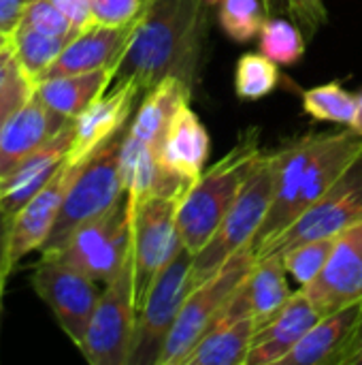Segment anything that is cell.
I'll use <instances>...</instances> for the list:
<instances>
[{"label":"cell","instance_id":"cell-42","mask_svg":"<svg viewBox=\"0 0 362 365\" xmlns=\"http://www.w3.org/2000/svg\"><path fill=\"white\" fill-rule=\"evenodd\" d=\"M11 43H13V34H9V32H2V30H0V51H2V49H6Z\"/></svg>","mask_w":362,"mask_h":365},{"label":"cell","instance_id":"cell-27","mask_svg":"<svg viewBox=\"0 0 362 365\" xmlns=\"http://www.w3.org/2000/svg\"><path fill=\"white\" fill-rule=\"evenodd\" d=\"M280 64L262 51H247L235 66V94L241 101H260L275 92L280 83Z\"/></svg>","mask_w":362,"mask_h":365},{"label":"cell","instance_id":"cell-43","mask_svg":"<svg viewBox=\"0 0 362 365\" xmlns=\"http://www.w3.org/2000/svg\"><path fill=\"white\" fill-rule=\"evenodd\" d=\"M262 2H265V6H267V9L271 11V0H262Z\"/></svg>","mask_w":362,"mask_h":365},{"label":"cell","instance_id":"cell-39","mask_svg":"<svg viewBox=\"0 0 362 365\" xmlns=\"http://www.w3.org/2000/svg\"><path fill=\"white\" fill-rule=\"evenodd\" d=\"M28 0H0V30L13 34L21 21Z\"/></svg>","mask_w":362,"mask_h":365},{"label":"cell","instance_id":"cell-41","mask_svg":"<svg viewBox=\"0 0 362 365\" xmlns=\"http://www.w3.org/2000/svg\"><path fill=\"white\" fill-rule=\"evenodd\" d=\"M350 128L356 130L358 135H362V88L356 92V111H354V118H352Z\"/></svg>","mask_w":362,"mask_h":365},{"label":"cell","instance_id":"cell-3","mask_svg":"<svg viewBox=\"0 0 362 365\" xmlns=\"http://www.w3.org/2000/svg\"><path fill=\"white\" fill-rule=\"evenodd\" d=\"M128 124L81 165L64 197L55 225L38 250L41 255H58L81 225L98 218L124 199L126 192L119 173V154Z\"/></svg>","mask_w":362,"mask_h":365},{"label":"cell","instance_id":"cell-2","mask_svg":"<svg viewBox=\"0 0 362 365\" xmlns=\"http://www.w3.org/2000/svg\"><path fill=\"white\" fill-rule=\"evenodd\" d=\"M262 152L260 130L252 126L220 160L207 167L188 186L177 210V227L183 248L192 255L203 250L233 207Z\"/></svg>","mask_w":362,"mask_h":365},{"label":"cell","instance_id":"cell-9","mask_svg":"<svg viewBox=\"0 0 362 365\" xmlns=\"http://www.w3.org/2000/svg\"><path fill=\"white\" fill-rule=\"evenodd\" d=\"M132 248V216L124 195L109 212L81 225L55 255L100 284H107L124 265Z\"/></svg>","mask_w":362,"mask_h":365},{"label":"cell","instance_id":"cell-31","mask_svg":"<svg viewBox=\"0 0 362 365\" xmlns=\"http://www.w3.org/2000/svg\"><path fill=\"white\" fill-rule=\"evenodd\" d=\"M335 242H337V235H329V237H318V240L297 244L290 250H286L282 257H284L288 276L297 280L299 287L314 282L324 269L326 261L331 259Z\"/></svg>","mask_w":362,"mask_h":365},{"label":"cell","instance_id":"cell-6","mask_svg":"<svg viewBox=\"0 0 362 365\" xmlns=\"http://www.w3.org/2000/svg\"><path fill=\"white\" fill-rule=\"evenodd\" d=\"M256 263L254 248L247 246L233 255L213 276L196 284L186 297L179 317L169 334L158 365H183L196 342L211 327L237 287L247 278Z\"/></svg>","mask_w":362,"mask_h":365},{"label":"cell","instance_id":"cell-1","mask_svg":"<svg viewBox=\"0 0 362 365\" xmlns=\"http://www.w3.org/2000/svg\"><path fill=\"white\" fill-rule=\"evenodd\" d=\"M207 0H154L137 21L113 83H134L143 94L166 77L196 88L209 32Z\"/></svg>","mask_w":362,"mask_h":365},{"label":"cell","instance_id":"cell-30","mask_svg":"<svg viewBox=\"0 0 362 365\" xmlns=\"http://www.w3.org/2000/svg\"><path fill=\"white\" fill-rule=\"evenodd\" d=\"M218 19L230 41L250 43L258 38L265 21L269 19V9L262 0H222Z\"/></svg>","mask_w":362,"mask_h":365},{"label":"cell","instance_id":"cell-21","mask_svg":"<svg viewBox=\"0 0 362 365\" xmlns=\"http://www.w3.org/2000/svg\"><path fill=\"white\" fill-rule=\"evenodd\" d=\"M119 173H122L124 192L130 205L151 195H181L183 197V192L190 186L177 180L175 175H171L162 167L158 158V150L154 145L132 137L128 130L122 143Z\"/></svg>","mask_w":362,"mask_h":365},{"label":"cell","instance_id":"cell-17","mask_svg":"<svg viewBox=\"0 0 362 365\" xmlns=\"http://www.w3.org/2000/svg\"><path fill=\"white\" fill-rule=\"evenodd\" d=\"M70 120L49 109L36 94L0 130V180L17 169L34 150L60 133Z\"/></svg>","mask_w":362,"mask_h":365},{"label":"cell","instance_id":"cell-13","mask_svg":"<svg viewBox=\"0 0 362 365\" xmlns=\"http://www.w3.org/2000/svg\"><path fill=\"white\" fill-rule=\"evenodd\" d=\"M243 282L196 342L183 365H245L256 334V319Z\"/></svg>","mask_w":362,"mask_h":365},{"label":"cell","instance_id":"cell-25","mask_svg":"<svg viewBox=\"0 0 362 365\" xmlns=\"http://www.w3.org/2000/svg\"><path fill=\"white\" fill-rule=\"evenodd\" d=\"M362 306V304H361ZM361 306L341 310L331 317H322L301 340L299 344L280 361V365H329L350 338Z\"/></svg>","mask_w":362,"mask_h":365},{"label":"cell","instance_id":"cell-40","mask_svg":"<svg viewBox=\"0 0 362 365\" xmlns=\"http://www.w3.org/2000/svg\"><path fill=\"white\" fill-rule=\"evenodd\" d=\"M17 58H15V49H13V43L0 51V86L9 79V75L17 68Z\"/></svg>","mask_w":362,"mask_h":365},{"label":"cell","instance_id":"cell-8","mask_svg":"<svg viewBox=\"0 0 362 365\" xmlns=\"http://www.w3.org/2000/svg\"><path fill=\"white\" fill-rule=\"evenodd\" d=\"M181 195H151L130 205L132 216V265L134 295L141 308L156 276L183 250L177 227Z\"/></svg>","mask_w":362,"mask_h":365},{"label":"cell","instance_id":"cell-19","mask_svg":"<svg viewBox=\"0 0 362 365\" xmlns=\"http://www.w3.org/2000/svg\"><path fill=\"white\" fill-rule=\"evenodd\" d=\"M134 26H90L81 32H77L58 60L51 64V68L45 73V77H58V75H73V73H87L98 68H109L119 64L130 36L134 32ZM43 77V79H45Z\"/></svg>","mask_w":362,"mask_h":365},{"label":"cell","instance_id":"cell-37","mask_svg":"<svg viewBox=\"0 0 362 365\" xmlns=\"http://www.w3.org/2000/svg\"><path fill=\"white\" fill-rule=\"evenodd\" d=\"M68 19L70 24L81 32L90 26H94V15H92V4L90 0H51Z\"/></svg>","mask_w":362,"mask_h":365},{"label":"cell","instance_id":"cell-44","mask_svg":"<svg viewBox=\"0 0 362 365\" xmlns=\"http://www.w3.org/2000/svg\"><path fill=\"white\" fill-rule=\"evenodd\" d=\"M207 2H209V4H220L222 0H207Z\"/></svg>","mask_w":362,"mask_h":365},{"label":"cell","instance_id":"cell-24","mask_svg":"<svg viewBox=\"0 0 362 365\" xmlns=\"http://www.w3.org/2000/svg\"><path fill=\"white\" fill-rule=\"evenodd\" d=\"M243 284L250 297L252 314L256 319V329L277 317V312L294 295L288 287V272L280 252L256 259Z\"/></svg>","mask_w":362,"mask_h":365},{"label":"cell","instance_id":"cell-7","mask_svg":"<svg viewBox=\"0 0 362 365\" xmlns=\"http://www.w3.org/2000/svg\"><path fill=\"white\" fill-rule=\"evenodd\" d=\"M194 255L183 248L151 282L139 308L128 365H158L179 310L194 289Z\"/></svg>","mask_w":362,"mask_h":365},{"label":"cell","instance_id":"cell-16","mask_svg":"<svg viewBox=\"0 0 362 365\" xmlns=\"http://www.w3.org/2000/svg\"><path fill=\"white\" fill-rule=\"evenodd\" d=\"M139 96H143V92L134 83H113L109 92L73 120L75 141L68 156L75 160H87L105 141L130 122Z\"/></svg>","mask_w":362,"mask_h":365},{"label":"cell","instance_id":"cell-22","mask_svg":"<svg viewBox=\"0 0 362 365\" xmlns=\"http://www.w3.org/2000/svg\"><path fill=\"white\" fill-rule=\"evenodd\" d=\"M115 71V66H109L87 73L45 77L38 83H34V94L55 113L75 120L109 90Z\"/></svg>","mask_w":362,"mask_h":365},{"label":"cell","instance_id":"cell-26","mask_svg":"<svg viewBox=\"0 0 362 365\" xmlns=\"http://www.w3.org/2000/svg\"><path fill=\"white\" fill-rule=\"evenodd\" d=\"M68 41L70 38L51 36V34H43L30 28L17 26L13 32V49H15V58H17L21 73L32 83H38L45 77V73L51 68V64L58 60V56L62 53Z\"/></svg>","mask_w":362,"mask_h":365},{"label":"cell","instance_id":"cell-32","mask_svg":"<svg viewBox=\"0 0 362 365\" xmlns=\"http://www.w3.org/2000/svg\"><path fill=\"white\" fill-rule=\"evenodd\" d=\"M19 26L64 38H73L79 32L51 0H28Z\"/></svg>","mask_w":362,"mask_h":365},{"label":"cell","instance_id":"cell-18","mask_svg":"<svg viewBox=\"0 0 362 365\" xmlns=\"http://www.w3.org/2000/svg\"><path fill=\"white\" fill-rule=\"evenodd\" d=\"M322 317L299 289L269 323L256 329L245 365H280Z\"/></svg>","mask_w":362,"mask_h":365},{"label":"cell","instance_id":"cell-5","mask_svg":"<svg viewBox=\"0 0 362 365\" xmlns=\"http://www.w3.org/2000/svg\"><path fill=\"white\" fill-rule=\"evenodd\" d=\"M137 295L132 248L122 269L102 284V293L77 346L85 361L92 365H128L132 338L137 329Z\"/></svg>","mask_w":362,"mask_h":365},{"label":"cell","instance_id":"cell-14","mask_svg":"<svg viewBox=\"0 0 362 365\" xmlns=\"http://www.w3.org/2000/svg\"><path fill=\"white\" fill-rule=\"evenodd\" d=\"M85 160L66 158L64 165L55 171V175L17 212L11 216V261L17 265L30 252L41 250L45 240L49 237L64 197L77 178L81 165Z\"/></svg>","mask_w":362,"mask_h":365},{"label":"cell","instance_id":"cell-38","mask_svg":"<svg viewBox=\"0 0 362 365\" xmlns=\"http://www.w3.org/2000/svg\"><path fill=\"white\" fill-rule=\"evenodd\" d=\"M13 267L15 265L11 261V216L0 212V308H2L4 284Z\"/></svg>","mask_w":362,"mask_h":365},{"label":"cell","instance_id":"cell-35","mask_svg":"<svg viewBox=\"0 0 362 365\" xmlns=\"http://www.w3.org/2000/svg\"><path fill=\"white\" fill-rule=\"evenodd\" d=\"M286 9L307 38H314L329 24V9L324 0H286Z\"/></svg>","mask_w":362,"mask_h":365},{"label":"cell","instance_id":"cell-23","mask_svg":"<svg viewBox=\"0 0 362 365\" xmlns=\"http://www.w3.org/2000/svg\"><path fill=\"white\" fill-rule=\"evenodd\" d=\"M194 92L177 77H166L151 90L143 94L139 111L128 124V133L156 150L162 143V137L177 115V111L192 101Z\"/></svg>","mask_w":362,"mask_h":365},{"label":"cell","instance_id":"cell-11","mask_svg":"<svg viewBox=\"0 0 362 365\" xmlns=\"http://www.w3.org/2000/svg\"><path fill=\"white\" fill-rule=\"evenodd\" d=\"M362 220V154L344 171V175L316 201L301 218L286 227L277 237L256 252V259L271 252L284 255L297 244L337 235Z\"/></svg>","mask_w":362,"mask_h":365},{"label":"cell","instance_id":"cell-34","mask_svg":"<svg viewBox=\"0 0 362 365\" xmlns=\"http://www.w3.org/2000/svg\"><path fill=\"white\" fill-rule=\"evenodd\" d=\"M32 94H34V83L17 66L9 75V79L0 86V130L30 101Z\"/></svg>","mask_w":362,"mask_h":365},{"label":"cell","instance_id":"cell-36","mask_svg":"<svg viewBox=\"0 0 362 365\" xmlns=\"http://www.w3.org/2000/svg\"><path fill=\"white\" fill-rule=\"evenodd\" d=\"M329 365H362V306L350 338L344 342V346L337 351Z\"/></svg>","mask_w":362,"mask_h":365},{"label":"cell","instance_id":"cell-20","mask_svg":"<svg viewBox=\"0 0 362 365\" xmlns=\"http://www.w3.org/2000/svg\"><path fill=\"white\" fill-rule=\"evenodd\" d=\"M209 150V133L188 103L171 120L158 148V158L171 175L192 184L205 171Z\"/></svg>","mask_w":362,"mask_h":365},{"label":"cell","instance_id":"cell-33","mask_svg":"<svg viewBox=\"0 0 362 365\" xmlns=\"http://www.w3.org/2000/svg\"><path fill=\"white\" fill-rule=\"evenodd\" d=\"M90 4L94 24L119 28L137 24L154 0H90Z\"/></svg>","mask_w":362,"mask_h":365},{"label":"cell","instance_id":"cell-4","mask_svg":"<svg viewBox=\"0 0 362 365\" xmlns=\"http://www.w3.org/2000/svg\"><path fill=\"white\" fill-rule=\"evenodd\" d=\"M275 190V150L262 152L252 173L247 175L239 197L220 222L218 231L194 255L192 261V284H201L213 276L233 255L252 246L254 235L262 227Z\"/></svg>","mask_w":362,"mask_h":365},{"label":"cell","instance_id":"cell-12","mask_svg":"<svg viewBox=\"0 0 362 365\" xmlns=\"http://www.w3.org/2000/svg\"><path fill=\"white\" fill-rule=\"evenodd\" d=\"M320 317L362 304V220L337 233L331 259L320 276L301 287Z\"/></svg>","mask_w":362,"mask_h":365},{"label":"cell","instance_id":"cell-29","mask_svg":"<svg viewBox=\"0 0 362 365\" xmlns=\"http://www.w3.org/2000/svg\"><path fill=\"white\" fill-rule=\"evenodd\" d=\"M258 45L267 58L282 66H290L305 56L307 36L294 21L269 17L258 34Z\"/></svg>","mask_w":362,"mask_h":365},{"label":"cell","instance_id":"cell-15","mask_svg":"<svg viewBox=\"0 0 362 365\" xmlns=\"http://www.w3.org/2000/svg\"><path fill=\"white\" fill-rule=\"evenodd\" d=\"M75 141V122L70 120L60 133L34 150L17 169L0 180V212L17 214L64 165Z\"/></svg>","mask_w":362,"mask_h":365},{"label":"cell","instance_id":"cell-28","mask_svg":"<svg viewBox=\"0 0 362 365\" xmlns=\"http://www.w3.org/2000/svg\"><path fill=\"white\" fill-rule=\"evenodd\" d=\"M303 111L318 122L350 126L356 111V94L348 92L339 81L322 83L303 92Z\"/></svg>","mask_w":362,"mask_h":365},{"label":"cell","instance_id":"cell-10","mask_svg":"<svg viewBox=\"0 0 362 365\" xmlns=\"http://www.w3.org/2000/svg\"><path fill=\"white\" fill-rule=\"evenodd\" d=\"M98 284L55 255H41L32 274V289L49 306L58 325L75 346L81 344L102 293Z\"/></svg>","mask_w":362,"mask_h":365}]
</instances>
